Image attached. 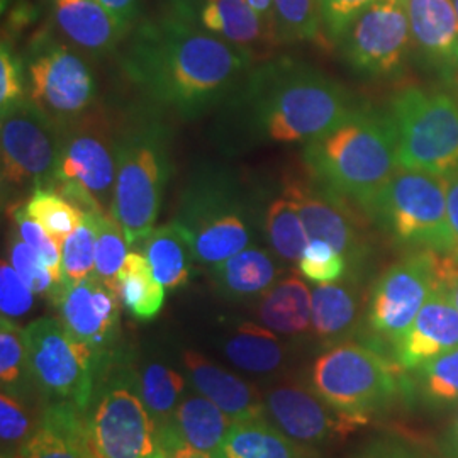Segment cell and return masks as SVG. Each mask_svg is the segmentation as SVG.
I'll list each match as a JSON object with an SVG mask.
<instances>
[{
    "label": "cell",
    "mask_w": 458,
    "mask_h": 458,
    "mask_svg": "<svg viewBox=\"0 0 458 458\" xmlns=\"http://www.w3.org/2000/svg\"><path fill=\"white\" fill-rule=\"evenodd\" d=\"M257 65L245 51L174 9L140 21L121 55L124 73L151 102L197 117L226 98Z\"/></svg>",
    "instance_id": "1"
},
{
    "label": "cell",
    "mask_w": 458,
    "mask_h": 458,
    "mask_svg": "<svg viewBox=\"0 0 458 458\" xmlns=\"http://www.w3.org/2000/svg\"><path fill=\"white\" fill-rule=\"evenodd\" d=\"M225 102L233 130L248 143L277 145H308L360 106L342 83L291 56L257 64Z\"/></svg>",
    "instance_id": "2"
},
{
    "label": "cell",
    "mask_w": 458,
    "mask_h": 458,
    "mask_svg": "<svg viewBox=\"0 0 458 458\" xmlns=\"http://www.w3.org/2000/svg\"><path fill=\"white\" fill-rule=\"evenodd\" d=\"M302 160L312 181L361 211L401 168L391 117L363 106L333 131L304 145Z\"/></svg>",
    "instance_id": "3"
},
{
    "label": "cell",
    "mask_w": 458,
    "mask_h": 458,
    "mask_svg": "<svg viewBox=\"0 0 458 458\" xmlns=\"http://www.w3.org/2000/svg\"><path fill=\"white\" fill-rule=\"evenodd\" d=\"M263 214L257 199L223 170L199 174L183 192L177 221L187 229L196 262L214 268L253 246Z\"/></svg>",
    "instance_id": "4"
},
{
    "label": "cell",
    "mask_w": 458,
    "mask_h": 458,
    "mask_svg": "<svg viewBox=\"0 0 458 458\" xmlns=\"http://www.w3.org/2000/svg\"><path fill=\"white\" fill-rule=\"evenodd\" d=\"M311 387L329 406L367 425L414 394L412 378L384 350L357 342L323 352L312 363Z\"/></svg>",
    "instance_id": "5"
},
{
    "label": "cell",
    "mask_w": 458,
    "mask_h": 458,
    "mask_svg": "<svg viewBox=\"0 0 458 458\" xmlns=\"http://www.w3.org/2000/svg\"><path fill=\"white\" fill-rule=\"evenodd\" d=\"M399 166L446 177L458 168V81L410 83L389 102Z\"/></svg>",
    "instance_id": "6"
},
{
    "label": "cell",
    "mask_w": 458,
    "mask_h": 458,
    "mask_svg": "<svg viewBox=\"0 0 458 458\" xmlns=\"http://www.w3.org/2000/svg\"><path fill=\"white\" fill-rule=\"evenodd\" d=\"M363 214L399 248L428 250L442 257L452 250L443 177L399 168Z\"/></svg>",
    "instance_id": "7"
},
{
    "label": "cell",
    "mask_w": 458,
    "mask_h": 458,
    "mask_svg": "<svg viewBox=\"0 0 458 458\" xmlns=\"http://www.w3.org/2000/svg\"><path fill=\"white\" fill-rule=\"evenodd\" d=\"M28 346V376L38 391L55 403H68L85 412L96 384L111 359L73 338L62 321L39 318L24 327Z\"/></svg>",
    "instance_id": "8"
},
{
    "label": "cell",
    "mask_w": 458,
    "mask_h": 458,
    "mask_svg": "<svg viewBox=\"0 0 458 458\" xmlns=\"http://www.w3.org/2000/svg\"><path fill=\"white\" fill-rule=\"evenodd\" d=\"M168 181V157L158 128L128 132L117 149V175L111 214L130 245L145 242L155 229Z\"/></svg>",
    "instance_id": "9"
},
{
    "label": "cell",
    "mask_w": 458,
    "mask_h": 458,
    "mask_svg": "<svg viewBox=\"0 0 458 458\" xmlns=\"http://www.w3.org/2000/svg\"><path fill=\"white\" fill-rule=\"evenodd\" d=\"M0 119L4 197L51 189L60 157L62 126L26 98L2 109Z\"/></svg>",
    "instance_id": "10"
},
{
    "label": "cell",
    "mask_w": 458,
    "mask_h": 458,
    "mask_svg": "<svg viewBox=\"0 0 458 458\" xmlns=\"http://www.w3.org/2000/svg\"><path fill=\"white\" fill-rule=\"evenodd\" d=\"M87 425L96 458H165L158 426L132 370L123 369L107 378Z\"/></svg>",
    "instance_id": "11"
},
{
    "label": "cell",
    "mask_w": 458,
    "mask_h": 458,
    "mask_svg": "<svg viewBox=\"0 0 458 458\" xmlns=\"http://www.w3.org/2000/svg\"><path fill=\"white\" fill-rule=\"evenodd\" d=\"M335 48L359 77L401 79L412 53L408 0H377L352 21Z\"/></svg>",
    "instance_id": "12"
},
{
    "label": "cell",
    "mask_w": 458,
    "mask_h": 458,
    "mask_svg": "<svg viewBox=\"0 0 458 458\" xmlns=\"http://www.w3.org/2000/svg\"><path fill=\"white\" fill-rule=\"evenodd\" d=\"M440 260L442 255L435 251H410L377 278L367 301L365 323L378 348L391 346L393 352L412 325L438 284Z\"/></svg>",
    "instance_id": "13"
},
{
    "label": "cell",
    "mask_w": 458,
    "mask_h": 458,
    "mask_svg": "<svg viewBox=\"0 0 458 458\" xmlns=\"http://www.w3.org/2000/svg\"><path fill=\"white\" fill-rule=\"evenodd\" d=\"M30 98L62 128L85 115L96 98L92 70L73 49L39 38L28 62Z\"/></svg>",
    "instance_id": "14"
},
{
    "label": "cell",
    "mask_w": 458,
    "mask_h": 458,
    "mask_svg": "<svg viewBox=\"0 0 458 458\" xmlns=\"http://www.w3.org/2000/svg\"><path fill=\"white\" fill-rule=\"evenodd\" d=\"M119 143L98 117L85 114L62 128L55 183H75L98 200L106 213L113 209ZM51 187V189H53Z\"/></svg>",
    "instance_id": "15"
},
{
    "label": "cell",
    "mask_w": 458,
    "mask_h": 458,
    "mask_svg": "<svg viewBox=\"0 0 458 458\" xmlns=\"http://www.w3.org/2000/svg\"><path fill=\"white\" fill-rule=\"evenodd\" d=\"M265 397L267 416L278 429L301 445L316 446L344 440L367 423L344 414L299 382H284L272 387Z\"/></svg>",
    "instance_id": "16"
},
{
    "label": "cell",
    "mask_w": 458,
    "mask_h": 458,
    "mask_svg": "<svg viewBox=\"0 0 458 458\" xmlns=\"http://www.w3.org/2000/svg\"><path fill=\"white\" fill-rule=\"evenodd\" d=\"M60 321L79 342L104 359H113L119 338L121 299L98 276L64 284L51 297Z\"/></svg>",
    "instance_id": "17"
},
{
    "label": "cell",
    "mask_w": 458,
    "mask_h": 458,
    "mask_svg": "<svg viewBox=\"0 0 458 458\" xmlns=\"http://www.w3.org/2000/svg\"><path fill=\"white\" fill-rule=\"evenodd\" d=\"M284 192L294 200L310 238L327 242L344 255L352 270H360L369 257V242L360 217L348 208L346 199L312 179L293 181Z\"/></svg>",
    "instance_id": "18"
},
{
    "label": "cell",
    "mask_w": 458,
    "mask_h": 458,
    "mask_svg": "<svg viewBox=\"0 0 458 458\" xmlns=\"http://www.w3.org/2000/svg\"><path fill=\"white\" fill-rule=\"evenodd\" d=\"M172 9L206 31L245 51L255 64L272 58L278 39L246 0H177Z\"/></svg>",
    "instance_id": "19"
},
{
    "label": "cell",
    "mask_w": 458,
    "mask_h": 458,
    "mask_svg": "<svg viewBox=\"0 0 458 458\" xmlns=\"http://www.w3.org/2000/svg\"><path fill=\"white\" fill-rule=\"evenodd\" d=\"M412 49L440 82L458 81V14L454 0H408Z\"/></svg>",
    "instance_id": "20"
},
{
    "label": "cell",
    "mask_w": 458,
    "mask_h": 458,
    "mask_svg": "<svg viewBox=\"0 0 458 458\" xmlns=\"http://www.w3.org/2000/svg\"><path fill=\"white\" fill-rule=\"evenodd\" d=\"M458 346V311L440 280L416 319L394 344L393 359L406 374Z\"/></svg>",
    "instance_id": "21"
},
{
    "label": "cell",
    "mask_w": 458,
    "mask_h": 458,
    "mask_svg": "<svg viewBox=\"0 0 458 458\" xmlns=\"http://www.w3.org/2000/svg\"><path fill=\"white\" fill-rule=\"evenodd\" d=\"M182 359L196 393L211 399L233 423L267 418L265 397L253 384L192 350L183 352Z\"/></svg>",
    "instance_id": "22"
},
{
    "label": "cell",
    "mask_w": 458,
    "mask_h": 458,
    "mask_svg": "<svg viewBox=\"0 0 458 458\" xmlns=\"http://www.w3.org/2000/svg\"><path fill=\"white\" fill-rule=\"evenodd\" d=\"M233 425L231 418L202 394H185L170 425L158 429L165 452L187 445L208 454H219Z\"/></svg>",
    "instance_id": "23"
},
{
    "label": "cell",
    "mask_w": 458,
    "mask_h": 458,
    "mask_svg": "<svg viewBox=\"0 0 458 458\" xmlns=\"http://www.w3.org/2000/svg\"><path fill=\"white\" fill-rule=\"evenodd\" d=\"M85 412L68 403H53L43 412L22 458H96Z\"/></svg>",
    "instance_id": "24"
},
{
    "label": "cell",
    "mask_w": 458,
    "mask_h": 458,
    "mask_svg": "<svg viewBox=\"0 0 458 458\" xmlns=\"http://www.w3.org/2000/svg\"><path fill=\"white\" fill-rule=\"evenodd\" d=\"M55 22L75 47L98 56L109 55L128 38L98 0H58Z\"/></svg>",
    "instance_id": "25"
},
{
    "label": "cell",
    "mask_w": 458,
    "mask_h": 458,
    "mask_svg": "<svg viewBox=\"0 0 458 458\" xmlns=\"http://www.w3.org/2000/svg\"><path fill=\"white\" fill-rule=\"evenodd\" d=\"M360 321V297L353 282L321 284L312 289V333L325 344L348 342Z\"/></svg>",
    "instance_id": "26"
},
{
    "label": "cell",
    "mask_w": 458,
    "mask_h": 458,
    "mask_svg": "<svg viewBox=\"0 0 458 458\" xmlns=\"http://www.w3.org/2000/svg\"><path fill=\"white\" fill-rule=\"evenodd\" d=\"M260 325L282 336H302L312 327V291L299 277L276 282L257 306Z\"/></svg>",
    "instance_id": "27"
},
{
    "label": "cell",
    "mask_w": 458,
    "mask_h": 458,
    "mask_svg": "<svg viewBox=\"0 0 458 458\" xmlns=\"http://www.w3.org/2000/svg\"><path fill=\"white\" fill-rule=\"evenodd\" d=\"M278 268L274 257L259 246H248L213 268L214 285L223 297L243 301L262 297L276 282Z\"/></svg>",
    "instance_id": "28"
},
{
    "label": "cell",
    "mask_w": 458,
    "mask_h": 458,
    "mask_svg": "<svg viewBox=\"0 0 458 458\" xmlns=\"http://www.w3.org/2000/svg\"><path fill=\"white\" fill-rule=\"evenodd\" d=\"M219 455L223 458H316L311 446L295 442L267 418L233 423Z\"/></svg>",
    "instance_id": "29"
},
{
    "label": "cell",
    "mask_w": 458,
    "mask_h": 458,
    "mask_svg": "<svg viewBox=\"0 0 458 458\" xmlns=\"http://www.w3.org/2000/svg\"><path fill=\"white\" fill-rule=\"evenodd\" d=\"M143 243V253L165 289L174 291L187 285L196 255L187 229L177 219L153 229Z\"/></svg>",
    "instance_id": "30"
},
{
    "label": "cell",
    "mask_w": 458,
    "mask_h": 458,
    "mask_svg": "<svg viewBox=\"0 0 458 458\" xmlns=\"http://www.w3.org/2000/svg\"><path fill=\"white\" fill-rule=\"evenodd\" d=\"M223 352L234 367L250 374H272L285 360V348L277 333L251 321L234 327L225 340Z\"/></svg>",
    "instance_id": "31"
},
{
    "label": "cell",
    "mask_w": 458,
    "mask_h": 458,
    "mask_svg": "<svg viewBox=\"0 0 458 458\" xmlns=\"http://www.w3.org/2000/svg\"><path fill=\"white\" fill-rule=\"evenodd\" d=\"M115 291L136 321H151L164 308L165 287L155 277L145 253L130 251L117 276Z\"/></svg>",
    "instance_id": "32"
},
{
    "label": "cell",
    "mask_w": 458,
    "mask_h": 458,
    "mask_svg": "<svg viewBox=\"0 0 458 458\" xmlns=\"http://www.w3.org/2000/svg\"><path fill=\"white\" fill-rule=\"evenodd\" d=\"M263 234L278 259L289 263H299L311 240L294 200L285 192L265 208Z\"/></svg>",
    "instance_id": "33"
},
{
    "label": "cell",
    "mask_w": 458,
    "mask_h": 458,
    "mask_svg": "<svg viewBox=\"0 0 458 458\" xmlns=\"http://www.w3.org/2000/svg\"><path fill=\"white\" fill-rule=\"evenodd\" d=\"M185 377L158 361L148 363L140 372V394L158 429L170 425L174 420L175 411L185 395Z\"/></svg>",
    "instance_id": "34"
},
{
    "label": "cell",
    "mask_w": 458,
    "mask_h": 458,
    "mask_svg": "<svg viewBox=\"0 0 458 458\" xmlns=\"http://www.w3.org/2000/svg\"><path fill=\"white\" fill-rule=\"evenodd\" d=\"M412 374L414 394L428 408H458V346L428 361Z\"/></svg>",
    "instance_id": "35"
},
{
    "label": "cell",
    "mask_w": 458,
    "mask_h": 458,
    "mask_svg": "<svg viewBox=\"0 0 458 458\" xmlns=\"http://www.w3.org/2000/svg\"><path fill=\"white\" fill-rule=\"evenodd\" d=\"M280 45L323 39L321 0H274Z\"/></svg>",
    "instance_id": "36"
},
{
    "label": "cell",
    "mask_w": 458,
    "mask_h": 458,
    "mask_svg": "<svg viewBox=\"0 0 458 458\" xmlns=\"http://www.w3.org/2000/svg\"><path fill=\"white\" fill-rule=\"evenodd\" d=\"M26 211L60 246L83 217L68 199L53 189H36L26 202Z\"/></svg>",
    "instance_id": "37"
},
{
    "label": "cell",
    "mask_w": 458,
    "mask_h": 458,
    "mask_svg": "<svg viewBox=\"0 0 458 458\" xmlns=\"http://www.w3.org/2000/svg\"><path fill=\"white\" fill-rule=\"evenodd\" d=\"M98 216L83 214L82 223L62 243L64 284L81 282L94 276Z\"/></svg>",
    "instance_id": "38"
},
{
    "label": "cell",
    "mask_w": 458,
    "mask_h": 458,
    "mask_svg": "<svg viewBox=\"0 0 458 458\" xmlns=\"http://www.w3.org/2000/svg\"><path fill=\"white\" fill-rule=\"evenodd\" d=\"M126 234L111 213L100 214L96 242V272L102 282L115 291L117 276L130 253ZM117 293V291H115Z\"/></svg>",
    "instance_id": "39"
},
{
    "label": "cell",
    "mask_w": 458,
    "mask_h": 458,
    "mask_svg": "<svg viewBox=\"0 0 458 458\" xmlns=\"http://www.w3.org/2000/svg\"><path fill=\"white\" fill-rule=\"evenodd\" d=\"M38 426L31 414L13 393L2 391L0 395V438L2 457H17L31 440Z\"/></svg>",
    "instance_id": "40"
},
{
    "label": "cell",
    "mask_w": 458,
    "mask_h": 458,
    "mask_svg": "<svg viewBox=\"0 0 458 458\" xmlns=\"http://www.w3.org/2000/svg\"><path fill=\"white\" fill-rule=\"evenodd\" d=\"M301 276L316 285L333 284L346 278L350 265L344 255L321 240H310L297 263Z\"/></svg>",
    "instance_id": "41"
},
{
    "label": "cell",
    "mask_w": 458,
    "mask_h": 458,
    "mask_svg": "<svg viewBox=\"0 0 458 458\" xmlns=\"http://www.w3.org/2000/svg\"><path fill=\"white\" fill-rule=\"evenodd\" d=\"M28 372L26 331L13 319L0 321V380L2 389H13Z\"/></svg>",
    "instance_id": "42"
},
{
    "label": "cell",
    "mask_w": 458,
    "mask_h": 458,
    "mask_svg": "<svg viewBox=\"0 0 458 458\" xmlns=\"http://www.w3.org/2000/svg\"><path fill=\"white\" fill-rule=\"evenodd\" d=\"M13 219L16 225L17 236L31 246L34 251L43 259V262L48 267L51 276L60 289L64 285L62 246L58 245L43 229V226L28 214L26 204H17L16 208L13 209Z\"/></svg>",
    "instance_id": "43"
},
{
    "label": "cell",
    "mask_w": 458,
    "mask_h": 458,
    "mask_svg": "<svg viewBox=\"0 0 458 458\" xmlns=\"http://www.w3.org/2000/svg\"><path fill=\"white\" fill-rule=\"evenodd\" d=\"M9 260L19 274V277L26 282V285L33 291L34 294L45 295L51 299L58 291V285L51 276L48 267L43 262V259L26 242H22L17 236V233L11 238Z\"/></svg>",
    "instance_id": "44"
},
{
    "label": "cell",
    "mask_w": 458,
    "mask_h": 458,
    "mask_svg": "<svg viewBox=\"0 0 458 458\" xmlns=\"http://www.w3.org/2000/svg\"><path fill=\"white\" fill-rule=\"evenodd\" d=\"M34 293L19 277L11 262L2 260L0 265V310L2 318L16 319L31 311L34 304Z\"/></svg>",
    "instance_id": "45"
},
{
    "label": "cell",
    "mask_w": 458,
    "mask_h": 458,
    "mask_svg": "<svg viewBox=\"0 0 458 458\" xmlns=\"http://www.w3.org/2000/svg\"><path fill=\"white\" fill-rule=\"evenodd\" d=\"M377 0H321L323 41L336 47L352 21Z\"/></svg>",
    "instance_id": "46"
},
{
    "label": "cell",
    "mask_w": 458,
    "mask_h": 458,
    "mask_svg": "<svg viewBox=\"0 0 458 458\" xmlns=\"http://www.w3.org/2000/svg\"><path fill=\"white\" fill-rule=\"evenodd\" d=\"M21 98H24L22 62L4 39L0 48V107L5 109Z\"/></svg>",
    "instance_id": "47"
},
{
    "label": "cell",
    "mask_w": 458,
    "mask_h": 458,
    "mask_svg": "<svg viewBox=\"0 0 458 458\" xmlns=\"http://www.w3.org/2000/svg\"><path fill=\"white\" fill-rule=\"evenodd\" d=\"M353 458H437L423 446L404 438L389 437L369 443Z\"/></svg>",
    "instance_id": "48"
},
{
    "label": "cell",
    "mask_w": 458,
    "mask_h": 458,
    "mask_svg": "<svg viewBox=\"0 0 458 458\" xmlns=\"http://www.w3.org/2000/svg\"><path fill=\"white\" fill-rule=\"evenodd\" d=\"M445 187H446L448 226L452 234V250L446 257L458 263V168L445 177Z\"/></svg>",
    "instance_id": "49"
},
{
    "label": "cell",
    "mask_w": 458,
    "mask_h": 458,
    "mask_svg": "<svg viewBox=\"0 0 458 458\" xmlns=\"http://www.w3.org/2000/svg\"><path fill=\"white\" fill-rule=\"evenodd\" d=\"M98 4L113 16L115 22L130 34L140 22V0H98Z\"/></svg>",
    "instance_id": "50"
},
{
    "label": "cell",
    "mask_w": 458,
    "mask_h": 458,
    "mask_svg": "<svg viewBox=\"0 0 458 458\" xmlns=\"http://www.w3.org/2000/svg\"><path fill=\"white\" fill-rule=\"evenodd\" d=\"M438 280L443 291L450 297L452 304L457 308L458 311V263L448 257H442Z\"/></svg>",
    "instance_id": "51"
},
{
    "label": "cell",
    "mask_w": 458,
    "mask_h": 458,
    "mask_svg": "<svg viewBox=\"0 0 458 458\" xmlns=\"http://www.w3.org/2000/svg\"><path fill=\"white\" fill-rule=\"evenodd\" d=\"M442 450L445 457L458 458V408L443 435Z\"/></svg>",
    "instance_id": "52"
},
{
    "label": "cell",
    "mask_w": 458,
    "mask_h": 458,
    "mask_svg": "<svg viewBox=\"0 0 458 458\" xmlns=\"http://www.w3.org/2000/svg\"><path fill=\"white\" fill-rule=\"evenodd\" d=\"M248 5L262 17L263 22L276 33V9H274V0H246Z\"/></svg>",
    "instance_id": "53"
},
{
    "label": "cell",
    "mask_w": 458,
    "mask_h": 458,
    "mask_svg": "<svg viewBox=\"0 0 458 458\" xmlns=\"http://www.w3.org/2000/svg\"><path fill=\"white\" fill-rule=\"evenodd\" d=\"M165 458H223L219 454H208L196 448H191L187 445H179L175 448H170L165 452Z\"/></svg>",
    "instance_id": "54"
},
{
    "label": "cell",
    "mask_w": 458,
    "mask_h": 458,
    "mask_svg": "<svg viewBox=\"0 0 458 458\" xmlns=\"http://www.w3.org/2000/svg\"><path fill=\"white\" fill-rule=\"evenodd\" d=\"M454 5H455V9H457V14H458V0H454Z\"/></svg>",
    "instance_id": "55"
},
{
    "label": "cell",
    "mask_w": 458,
    "mask_h": 458,
    "mask_svg": "<svg viewBox=\"0 0 458 458\" xmlns=\"http://www.w3.org/2000/svg\"><path fill=\"white\" fill-rule=\"evenodd\" d=\"M172 2H177V0H172Z\"/></svg>",
    "instance_id": "56"
}]
</instances>
